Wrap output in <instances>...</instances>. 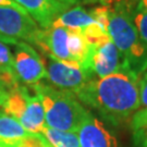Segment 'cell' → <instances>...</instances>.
I'll return each mask as SVG.
<instances>
[{
  "label": "cell",
  "mask_w": 147,
  "mask_h": 147,
  "mask_svg": "<svg viewBox=\"0 0 147 147\" xmlns=\"http://www.w3.org/2000/svg\"><path fill=\"white\" fill-rule=\"evenodd\" d=\"M131 126L134 136L147 135V108L137 110L132 116Z\"/></svg>",
  "instance_id": "5bb4252c"
},
{
  "label": "cell",
  "mask_w": 147,
  "mask_h": 147,
  "mask_svg": "<svg viewBox=\"0 0 147 147\" xmlns=\"http://www.w3.org/2000/svg\"><path fill=\"white\" fill-rule=\"evenodd\" d=\"M138 2H140V3H141V5L147 10V0H138Z\"/></svg>",
  "instance_id": "cb8c5ba5"
},
{
  "label": "cell",
  "mask_w": 147,
  "mask_h": 147,
  "mask_svg": "<svg viewBox=\"0 0 147 147\" xmlns=\"http://www.w3.org/2000/svg\"><path fill=\"white\" fill-rule=\"evenodd\" d=\"M95 23L96 22L88 11L85 10L82 5H76L62 12L53 22L51 26L64 27L71 31L83 33L87 27Z\"/></svg>",
  "instance_id": "8fae6325"
},
{
  "label": "cell",
  "mask_w": 147,
  "mask_h": 147,
  "mask_svg": "<svg viewBox=\"0 0 147 147\" xmlns=\"http://www.w3.org/2000/svg\"><path fill=\"white\" fill-rule=\"evenodd\" d=\"M39 30L26 11L0 7V42L16 46L22 40L32 45Z\"/></svg>",
  "instance_id": "5b68a950"
},
{
  "label": "cell",
  "mask_w": 147,
  "mask_h": 147,
  "mask_svg": "<svg viewBox=\"0 0 147 147\" xmlns=\"http://www.w3.org/2000/svg\"><path fill=\"white\" fill-rule=\"evenodd\" d=\"M138 78L129 70L94 79L76 93L78 99L96 110L104 120L119 125L141 107Z\"/></svg>",
  "instance_id": "6da1fadb"
},
{
  "label": "cell",
  "mask_w": 147,
  "mask_h": 147,
  "mask_svg": "<svg viewBox=\"0 0 147 147\" xmlns=\"http://www.w3.org/2000/svg\"><path fill=\"white\" fill-rule=\"evenodd\" d=\"M76 133L81 147H118L116 137L90 112L82 122Z\"/></svg>",
  "instance_id": "9c48e42d"
},
{
  "label": "cell",
  "mask_w": 147,
  "mask_h": 147,
  "mask_svg": "<svg viewBox=\"0 0 147 147\" xmlns=\"http://www.w3.org/2000/svg\"><path fill=\"white\" fill-rule=\"evenodd\" d=\"M32 88L42 101L46 125L60 131L78 132L89 111L74 93L40 82Z\"/></svg>",
  "instance_id": "3957f363"
},
{
  "label": "cell",
  "mask_w": 147,
  "mask_h": 147,
  "mask_svg": "<svg viewBox=\"0 0 147 147\" xmlns=\"http://www.w3.org/2000/svg\"><path fill=\"white\" fill-rule=\"evenodd\" d=\"M53 2L58 3L60 5H63L65 8H72V7H76V5H95L98 2V0H51Z\"/></svg>",
  "instance_id": "ffe728a7"
},
{
  "label": "cell",
  "mask_w": 147,
  "mask_h": 147,
  "mask_svg": "<svg viewBox=\"0 0 147 147\" xmlns=\"http://www.w3.org/2000/svg\"><path fill=\"white\" fill-rule=\"evenodd\" d=\"M0 109L14 118L27 133H42L46 126L42 101L22 84L0 89Z\"/></svg>",
  "instance_id": "277c9868"
},
{
  "label": "cell",
  "mask_w": 147,
  "mask_h": 147,
  "mask_svg": "<svg viewBox=\"0 0 147 147\" xmlns=\"http://www.w3.org/2000/svg\"><path fill=\"white\" fill-rule=\"evenodd\" d=\"M16 147H50V145L40 133H27L19 141Z\"/></svg>",
  "instance_id": "9a60e30c"
},
{
  "label": "cell",
  "mask_w": 147,
  "mask_h": 147,
  "mask_svg": "<svg viewBox=\"0 0 147 147\" xmlns=\"http://www.w3.org/2000/svg\"><path fill=\"white\" fill-rule=\"evenodd\" d=\"M138 89H140L141 106L144 108H147V70L138 80Z\"/></svg>",
  "instance_id": "d6986e66"
},
{
  "label": "cell",
  "mask_w": 147,
  "mask_h": 147,
  "mask_svg": "<svg viewBox=\"0 0 147 147\" xmlns=\"http://www.w3.org/2000/svg\"><path fill=\"white\" fill-rule=\"evenodd\" d=\"M23 8L40 28H48L53 22L68 8L51 0H13Z\"/></svg>",
  "instance_id": "30bf717a"
},
{
  "label": "cell",
  "mask_w": 147,
  "mask_h": 147,
  "mask_svg": "<svg viewBox=\"0 0 147 147\" xmlns=\"http://www.w3.org/2000/svg\"><path fill=\"white\" fill-rule=\"evenodd\" d=\"M0 7H10V8H14V9H18V10L25 11L18 3H16L13 0H0Z\"/></svg>",
  "instance_id": "44dd1931"
},
{
  "label": "cell",
  "mask_w": 147,
  "mask_h": 147,
  "mask_svg": "<svg viewBox=\"0 0 147 147\" xmlns=\"http://www.w3.org/2000/svg\"><path fill=\"white\" fill-rule=\"evenodd\" d=\"M20 84L21 83L18 81L14 74L0 69V89L12 88Z\"/></svg>",
  "instance_id": "ac0fdd59"
},
{
  "label": "cell",
  "mask_w": 147,
  "mask_h": 147,
  "mask_svg": "<svg viewBox=\"0 0 147 147\" xmlns=\"http://www.w3.org/2000/svg\"><path fill=\"white\" fill-rule=\"evenodd\" d=\"M88 63L98 79L126 70L122 56L111 38L100 45L92 46Z\"/></svg>",
  "instance_id": "ba28073f"
},
{
  "label": "cell",
  "mask_w": 147,
  "mask_h": 147,
  "mask_svg": "<svg viewBox=\"0 0 147 147\" xmlns=\"http://www.w3.org/2000/svg\"><path fill=\"white\" fill-rule=\"evenodd\" d=\"M14 47L13 72L18 81L22 84L33 86L46 79V64L34 47L22 40Z\"/></svg>",
  "instance_id": "8992f818"
},
{
  "label": "cell",
  "mask_w": 147,
  "mask_h": 147,
  "mask_svg": "<svg viewBox=\"0 0 147 147\" xmlns=\"http://www.w3.org/2000/svg\"><path fill=\"white\" fill-rule=\"evenodd\" d=\"M130 16L142 42L147 48V10L138 0H129Z\"/></svg>",
  "instance_id": "4fadbf2b"
},
{
  "label": "cell",
  "mask_w": 147,
  "mask_h": 147,
  "mask_svg": "<svg viewBox=\"0 0 147 147\" xmlns=\"http://www.w3.org/2000/svg\"><path fill=\"white\" fill-rule=\"evenodd\" d=\"M0 69L14 74L13 72V53H11L8 45L2 42H0Z\"/></svg>",
  "instance_id": "e0dca14e"
},
{
  "label": "cell",
  "mask_w": 147,
  "mask_h": 147,
  "mask_svg": "<svg viewBox=\"0 0 147 147\" xmlns=\"http://www.w3.org/2000/svg\"><path fill=\"white\" fill-rule=\"evenodd\" d=\"M115 1L117 0H98V2H100L102 5H105V7H110Z\"/></svg>",
  "instance_id": "603a6c76"
},
{
  "label": "cell",
  "mask_w": 147,
  "mask_h": 147,
  "mask_svg": "<svg viewBox=\"0 0 147 147\" xmlns=\"http://www.w3.org/2000/svg\"><path fill=\"white\" fill-rule=\"evenodd\" d=\"M40 134L46 138L50 147H81L76 132L60 131L46 125Z\"/></svg>",
  "instance_id": "7c38bea8"
},
{
  "label": "cell",
  "mask_w": 147,
  "mask_h": 147,
  "mask_svg": "<svg viewBox=\"0 0 147 147\" xmlns=\"http://www.w3.org/2000/svg\"><path fill=\"white\" fill-rule=\"evenodd\" d=\"M108 34L121 53L125 69L140 79L147 70V48L132 21L129 0H117L109 7Z\"/></svg>",
  "instance_id": "7a4b0ae2"
},
{
  "label": "cell",
  "mask_w": 147,
  "mask_h": 147,
  "mask_svg": "<svg viewBox=\"0 0 147 147\" xmlns=\"http://www.w3.org/2000/svg\"><path fill=\"white\" fill-rule=\"evenodd\" d=\"M89 14L95 20L97 24H99L105 31L108 32V24H109V7H96L88 11Z\"/></svg>",
  "instance_id": "2e32d148"
},
{
  "label": "cell",
  "mask_w": 147,
  "mask_h": 147,
  "mask_svg": "<svg viewBox=\"0 0 147 147\" xmlns=\"http://www.w3.org/2000/svg\"><path fill=\"white\" fill-rule=\"evenodd\" d=\"M47 76L50 84L60 89L76 93L89 81L95 79L92 70L80 65L69 64L47 57Z\"/></svg>",
  "instance_id": "52a82bcc"
},
{
  "label": "cell",
  "mask_w": 147,
  "mask_h": 147,
  "mask_svg": "<svg viewBox=\"0 0 147 147\" xmlns=\"http://www.w3.org/2000/svg\"><path fill=\"white\" fill-rule=\"evenodd\" d=\"M134 141H135L138 147H147V135L134 136Z\"/></svg>",
  "instance_id": "7402d4cb"
}]
</instances>
